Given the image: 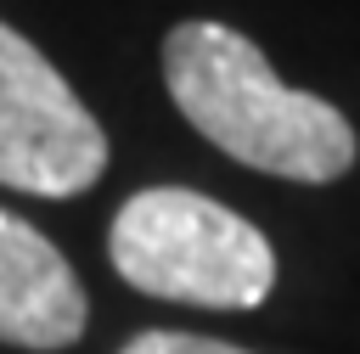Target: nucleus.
Instances as JSON below:
<instances>
[{
  "label": "nucleus",
  "instance_id": "nucleus-4",
  "mask_svg": "<svg viewBox=\"0 0 360 354\" xmlns=\"http://www.w3.org/2000/svg\"><path fill=\"white\" fill-rule=\"evenodd\" d=\"M84 287L56 242L0 208V343L51 354L84 337Z\"/></svg>",
  "mask_w": 360,
  "mask_h": 354
},
{
  "label": "nucleus",
  "instance_id": "nucleus-2",
  "mask_svg": "<svg viewBox=\"0 0 360 354\" xmlns=\"http://www.w3.org/2000/svg\"><path fill=\"white\" fill-rule=\"evenodd\" d=\"M107 258L135 292L169 303L259 309L276 292V247L264 230L186 185L135 191L112 214Z\"/></svg>",
  "mask_w": 360,
  "mask_h": 354
},
{
  "label": "nucleus",
  "instance_id": "nucleus-3",
  "mask_svg": "<svg viewBox=\"0 0 360 354\" xmlns=\"http://www.w3.org/2000/svg\"><path fill=\"white\" fill-rule=\"evenodd\" d=\"M107 169V129L51 67V56L0 22V185L28 197H79Z\"/></svg>",
  "mask_w": 360,
  "mask_h": 354
},
{
  "label": "nucleus",
  "instance_id": "nucleus-5",
  "mask_svg": "<svg viewBox=\"0 0 360 354\" xmlns=\"http://www.w3.org/2000/svg\"><path fill=\"white\" fill-rule=\"evenodd\" d=\"M118 354H248V348L219 343V337H197V332H141Z\"/></svg>",
  "mask_w": 360,
  "mask_h": 354
},
{
  "label": "nucleus",
  "instance_id": "nucleus-1",
  "mask_svg": "<svg viewBox=\"0 0 360 354\" xmlns=\"http://www.w3.org/2000/svg\"><path fill=\"white\" fill-rule=\"evenodd\" d=\"M163 84L202 140L259 174L326 185L360 157L354 124L332 101L276 79L264 51L225 22H174L163 39Z\"/></svg>",
  "mask_w": 360,
  "mask_h": 354
}]
</instances>
